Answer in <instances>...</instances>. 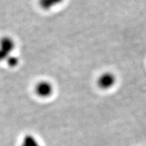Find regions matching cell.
Returning <instances> with one entry per match:
<instances>
[{"label":"cell","mask_w":146,"mask_h":146,"mask_svg":"<svg viewBox=\"0 0 146 146\" xmlns=\"http://www.w3.org/2000/svg\"><path fill=\"white\" fill-rule=\"evenodd\" d=\"M116 83V77L112 72H105L98 78V85L102 89L112 88Z\"/></svg>","instance_id":"1"},{"label":"cell","mask_w":146,"mask_h":146,"mask_svg":"<svg viewBox=\"0 0 146 146\" xmlns=\"http://www.w3.org/2000/svg\"><path fill=\"white\" fill-rule=\"evenodd\" d=\"M35 91L39 96L47 97L52 94V87L47 82L43 81L37 83L35 87Z\"/></svg>","instance_id":"2"},{"label":"cell","mask_w":146,"mask_h":146,"mask_svg":"<svg viewBox=\"0 0 146 146\" xmlns=\"http://www.w3.org/2000/svg\"><path fill=\"white\" fill-rule=\"evenodd\" d=\"M64 0H39V5L43 10H50L58 4H60Z\"/></svg>","instance_id":"3"}]
</instances>
